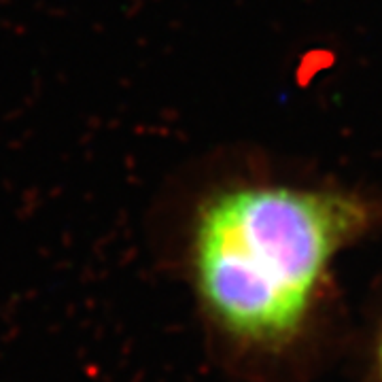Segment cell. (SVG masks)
<instances>
[{
	"label": "cell",
	"mask_w": 382,
	"mask_h": 382,
	"mask_svg": "<svg viewBox=\"0 0 382 382\" xmlns=\"http://www.w3.org/2000/svg\"><path fill=\"white\" fill-rule=\"evenodd\" d=\"M374 374L376 380L382 382V321L376 327V336H374Z\"/></svg>",
	"instance_id": "2"
},
{
	"label": "cell",
	"mask_w": 382,
	"mask_h": 382,
	"mask_svg": "<svg viewBox=\"0 0 382 382\" xmlns=\"http://www.w3.org/2000/svg\"><path fill=\"white\" fill-rule=\"evenodd\" d=\"M355 191L233 185L198 209L191 270L217 330L245 352L285 357L312 332L334 261L374 227Z\"/></svg>",
	"instance_id": "1"
}]
</instances>
